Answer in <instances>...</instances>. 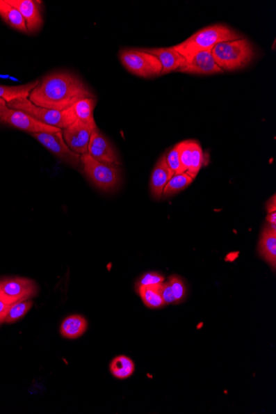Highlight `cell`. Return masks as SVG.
Returning a JSON list of instances; mask_svg holds the SVG:
<instances>
[{"instance_id": "28", "label": "cell", "mask_w": 276, "mask_h": 414, "mask_svg": "<svg viewBox=\"0 0 276 414\" xmlns=\"http://www.w3.org/2000/svg\"><path fill=\"white\" fill-rule=\"evenodd\" d=\"M169 283L172 286V292L177 303H181L186 298V287L183 280L177 276H170Z\"/></svg>"}, {"instance_id": "22", "label": "cell", "mask_w": 276, "mask_h": 414, "mask_svg": "<svg viewBox=\"0 0 276 414\" xmlns=\"http://www.w3.org/2000/svg\"><path fill=\"white\" fill-rule=\"evenodd\" d=\"M109 369L113 376L118 380H125L133 376L135 371L133 360L126 356H118L113 359Z\"/></svg>"}, {"instance_id": "8", "label": "cell", "mask_w": 276, "mask_h": 414, "mask_svg": "<svg viewBox=\"0 0 276 414\" xmlns=\"http://www.w3.org/2000/svg\"><path fill=\"white\" fill-rule=\"evenodd\" d=\"M0 122L6 123L30 134H54L63 131L58 127L44 125L24 112L10 108L0 112Z\"/></svg>"}, {"instance_id": "4", "label": "cell", "mask_w": 276, "mask_h": 414, "mask_svg": "<svg viewBox=\"0 0 276 414\" xmlns=\"http://www.w3.org/2000/svg\"><path fill=\"white\" fill-rule=\"evenodd\" d=\"M7 107L24 112L44 125L65 129L76 121L72 107L58 111V110L36 106L29 99H17L7 103Z\"/></svg>"}, {"instance_id": "20", "label": "cell", "mask_w": 276, "mask_h": 414, "mask_svg": "<svg viewBox=\"0 0 276 414\" xmlns=\"http://www.w3.org/2000/svg\"><path fill=\"white\" fill-rule=\"evenodd\" d=\"M39 82L40 81H35L17 86H0V99L6 103L17 99H28L31 92L38 86Z\"/></svg>"}, {"instance_id": "2", "label": "cell", "mask_w": 276, "mask_h": 414, "mask_svg": "<svg viewBox=\"0 0 276 414\" xmlns=\"http://www.w3.org/2000/svg\"><path fill=\"white\" fill-rule=\"evenodd\" d=\"M243 36L234 30L223 24H214L200 29L181 43L173 47L175 51L185 58L201 51L212 50L218 43L236 39Z\"/></svg>"}, {"instance_id": "29", "label": "cell", "mask_w": 276, "mask_h": 414, "mask_svg": "<svg viewBox=\"0 0 276 414\" xmlns=\"http://www.w3.org/2000/svg\"><path fill=\"white\" fill-rule=\"evenodd\" d=\"M165 281V278L163 276L159 274V273L156 272H150L147 273V274L143 276L141 278L139 279L137 284V287L139 286H146V285H152L162 283V282Z\"/></svg>"}, {"instance_id": "13", "label": "cell", "mask_w": 276, "mask_h": 414, "mask_svg": "<svg viewBox=\"0 0 276 414\" xmlns=\"http://www.w3.org/2000/svg\"><path fill=\"white\" fill-rule=\"evenodd\" d=\"M24 17L29 32L35 33L42 27L43 20L39 2L33 0H7Z\"/></svg>"}, {"instance_id": "6", "label": "cell", "mask_w": 276, "mask_h": 414, "mask_svg": "<svg viewBox=\"0 0 276 414\" xmlns=\"http://www.w3.org/2000/svg\"><path fill=\"white\" fill-rule=\"evenodd\" d=\"M120 58L124 67L136 76L150 78L161 76V64L155 56L141 49H124Z\"/></svg>"}, {"instance_id": "11", "label": "cell", "mask_w": 276, "mask_h": 414, "mask_svg": "<svg viewBox=\"0 0 276 414\" xmlns=\"http://www.w3.org/2000/svg\"><path fill=\"white\" fill-rule=\"evenodd\" d=\"M212 50L201 51L196 52L185 58V63L177 72L195 74H218L223 72V70L218 67L214 61Z\"/></svg>"}, {"instance_id": "9", "label": "cell", "mask_w": 276, "mask_h": 414, "mask_svg": "<svg viewBox=\"0 0 276 414\" xmlns=\"http://www.w3.org/2000/svg\"><path fill=\"white\" fill-rule=\"evenodd\" d=\"M31 135L36 138L39 143H42L44 147L54 153L55 156L60 158L61 161L74 167V168H78L79 165H80L81 156L72 152L68 148L67 143L65 142L63 131L54 134L38 133L31 134Z\"/></svg>"}, {"instance_id": "18", "label": "cell", "mask_w": 276, "mask_h": 414, "mask_svg": "<svg viewBox=\"0 0 276 414\" xmlns=\"http://www.w3.org/2000/svg\"><path fill=\"white\" fill-rule=\"evenodd\" d=\"M0 17L13 29L25 33H29L24 17L16 8L8 3L7 0H0Z\"/></svg>"}, {"instance_id": "31", "label": "cell", "mask_w": 276, "mask_h": 414, "mask_svg": "<svg viewBox=\"0 0 276 414\" xmlns=\"http://www.w3.org/2000/svg\"><path fill=\"white\" fill-rule=\"evenodd\" d=\"M11 305L0 301V325L6 323L8 312H10Z\"/></svg>"}, {"instance_id": "27", "label": "cell", "mask_w": 276, "mask_h": 414, "mask_svg": "<svg viewBox=\"0 0 276 414\" xmlns=\"http://www.w3.org/2000/svg\"><path fill=\"white\" fill-rule=\"evenodd\" d=\"M166 162L172 170L174 175L182 174L184 170L181 164V160H179V144L170 150V151L166 154Z\"/></svg>"}, {"instance_id": "17", "label": "cell", "mask_w": 276, "mask_h": 414, "mask_svg": "<svg viewBox=\"0 0 276 414\" xmlns=\"http://www.w3.org/2000/svg\"><path fill=\"white\" fill-rule=\"evenodd\" d=\"M88 323L84 317L73 315L65 318L61 323L60 332L67 339H76L82 336L87 330Z\"/></svg>"}, {"instance_id": "30", "label": "cell", "mask_w": 276, "mask_h": 414, "mask_svg": "<svg viewBox=\"0 0 276 414\" xmlns=\"http://www.w3.org/2000/svg\"><path fill=\"white\" fill-rule=\"evenodd\" d=\"M161 296L162 298H163L165 305H175V303H177V301H175L172 286H170L169 281H164L163 283H162Z\"/></svg>"}, {"instance_id": "10", "label": "cell", "mask_w": 276, "mask_h": 414, "mask_svg": "<svg viewBox=\"0 0 276 414\" xmlns=\"http://www.w3.org/2000/svg\"><path fill=\"white\" fill-rule=\"evenodd\" d=\"M97 127H92L76 120L63 132L65 143L72 152L84 155L88 153L92 133Z\"/></svg>"}, {"instance_id": "1", "label": "cell", "mask_w": 276, "mask_h": 414, "mask_svg": "<svg viewBox=\"0 0 276 414\" xmlns=\"http://www.w3.org/2000/svg\"><path fill=\"white\" fill-rule=\"evenodd\" d=\"M94 97L80 78L68 72H56L44 77L29 99L36 106L63 111L78 101Z\"/></svg>"}, {"instance_id": "21", "label": "cell", "mask_w": 276, "mask_h": 414, "mask_svg": "<svg viewBox=\"0 0 276 414\" xmlns=\"http://www.w3.org/2000/svg\"><path fill=\"white\" fill-rule=\"evenodd\" d=\"M95 99L86 98L78 101L72 106L76 120L86 123L92 127H97L94 118Z\"/></svg>"}, {"instance_id": "5", "label": "cell", "mask_w": 276, "mask_h": 414, "mask_svg": "<svg viewBox=\"0 0 276 414\" xmlns=\"http://www.w3.org/2000/svg\"><path fill=\"white\" fill-rule=\"evenodd\" d=\"M83 170L96 186L103 191L115 189L120 183V173L117 167L104 164L86 153L81 157Z\"/></svg>"}, {"instance_id": "32", "label": "cell", "mask_w": 276, "mask_h": 414, "mask_svg": "<svg viewBox=\"0 0 276 414\" xmlns=\"http://www.w3.org/2000/svg\"><path fill=\"white\" fill-rule=\"evenodd\" d=\"M267 222L269 223L270 227L276 229V213H269L266 217Z\"/></svg>"}, {"instance_id": "3", "label": "cell", "mask_w": 276, "mask_h": 414, "mask_svg": "<svg viewBox=\"0 0 276 414\" xmlns=\"http://www.w3.org/2000/svg\"><path fill=\"white\" fill-rule=\"evenodd\" d=\"M211 51L218 67L229 72L247 67L255 56L252 43L244 38L219 42Z\"/></svg>"}, {"instance_id": "19", "label": "cell", "mask_w": 276, "mask_h": 414, "mask_svg": "<svg viewBox=\"0 0 276 414\" xmlns=\"http://www.w3.org/2000/svg\"><path fill=\"white\" fill-rule=\"evenodd\" d=\"M162 283L137 287L140 297L147 308H161L165 305L161 296Z\"/></svg>"}, {"instance_id": "25", "label": "cell", "mask_w": 276, "mask_h": 414, "mask_svg": "<svg viewBox=\"0 0 276 414\" xmlns=\"http://www.w3.org/2000/svg\"><path fill=\"white\" fill-rule=\"evenodd\" d=\"M33 305V301L32 299L14 303L10 307L6 323L15 324L16 321L23 319L28 314L31 308H32Z\"/></svg>"}, {"instance_id": "7", "label": "cell", "mask_w": 276, "mask_h": 414, "mask_svg": "<svg viewBox=\"0 0 276 414\" xmlns=\"http://www.w3.org/2000/svg\"><path fill=\"white\" fill-rule=\"evenodd\" d=\"M38 292L35 281L22 277L0 280V301L7 305L32 299Z\"/></svg>"}, {"instance_id": "23", "label": "cell", "mask_w": 276, "mask_h": 414, "mask_svg": "<svg viewBox=\"0 0 276 414\" xmlns=\"http://www.w3.org/2000/svg\"><path fill=\"white\" fill-rule=\"evenodd\" d=\"M193 180L194 179L186 173L174 175L172 179L169 180V182L166 184L163 191V196H162L168 197L175 195V193L189 186L193 182Z\"/></svg>"}, {"instance_id": "15", "label": "cell", "mask_w": 276, "mask_h": 414, "mask_svg": "<svg viewBox=\"0 0 276 414\" xmlns=\"http://www.w3.org/2000/svg\"><path fill=\"white\" fill-rule=\"evenodd\" d=\"M174 175L173 171L170 169L168 162H166L165 154L157 161L152 173L150 182L152 195L156 199H161L163 196V191L166 184L169 182V180L172 179Z\"/></svg>"}, {"instance_id": "33", "label": "cell", "mask_w": 276, "mask_h": 414, "mask_svg": "<svg viewBox=\"0 0 276 414\" xmlns=\"http://www.w3.org/2000/svg\"><path fill=\"white\" fill-rule=\"evenodd\" d=\"M268 213H274L276 211L275 196H273V199H270L266 205Z\"/></svg>"}, {"instance_id": "24", "label": "cell", "mask_w": 276, "mask_h": 414, "mask_svg": "<svg viewBox=\"0 0 276 414\" xmlns=\"http://www.w3.org/2000/svg\"><path fill=\"white\" fill-rule=\"evenodd\" d=\"M191 152L190 168L186 173L190 175L193 179H195L204 164V156L202 148H201L200 145L195 142V141H191Z\"/></svg>"}, {"instance_id": "14", "label": "cell", "mask_w": 276, "mask_h": 414, "mask_svg": "<svg viewBox=\"0 0 276 414\" xmlns=\"http://www.w3.org/2000/svg\"><path fill=\"white\" fill-rule=\"evenodd\" d=\"M147 54L155 56L161 64V74H168L177 70L182 67L185 63V57L179 54L173 48H150V49H141Z\"/></svg>"}, {"instance_id": "16", "label": "cell", "mask_w": 276, "mask_h": 414, "mask_svg": "<svg viewBox=\"0 0 276 414\" xmlns=\"http://www.w3.org/2000/svg\"><path fill=\"white\" fill-rule=\"evenodd\" d=\"M259 253L262 258L275 270L276 266V229L270 226L261 233Z\"/></svg>"}, {"instance_id": "26", "label": "cell", "mask_w": 276, "mask_h": 414, "mask_svg": "<svg viewBox=\"0 0 276 414\" xmlns=\"http://www.w3.org/2000/svg\"><path fill=\"white\" fill-rule=\"evenodd\" d=\"M179 160L184 173L189 171L191 166V141H184L179 143Z\"/></svg>"}, {"instance_id": "34", "label": "cell", "mask_w": 276, "mask_h": 414, "mask_svg": "<svg viewBox=\"0 0 276 414\" xmlns=\"http://www.w3.org/2000/svg\"><path fill=\"white\" fill-rule=\"evenodd\" d=\"M7 109V103L6 102V101L0 99V112L4 111V110Z\"/></svg>"}, {"instance_id": "12", "label": "cell", "mask_w": 276, "mask_h": 414, "mask_svg": "<svg viewBox=\"0 0 276 414\" xmlns=\"http://www.w3.org/2000/svg\"><path fill=\"white\" fill-rule=\"evenodd\" d=\"M88 154L96 161L104 164L115 166L121 164L115 150L98 129L92 133Z\"/></svg>"}]
</instances>
